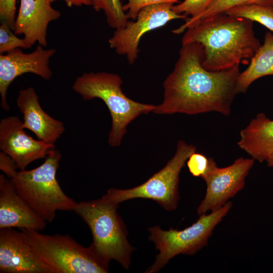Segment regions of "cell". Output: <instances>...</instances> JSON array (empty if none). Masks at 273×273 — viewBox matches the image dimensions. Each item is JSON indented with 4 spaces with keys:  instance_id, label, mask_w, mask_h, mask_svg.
Instances as JSON below:
<instances>
[{
    "instance_id": "19",
    "label": "cell",
    "mask_w": 273,
    "mask_h": 273,
    "mask_svg": "<svg viewBox=\"0 0 273 273\" xmlns=\"http://www.w3.org/2000/svg\"><path fill=\"white\" fill-rule=\"evenodd\" d=\"M247 4H258L273 7V0H214L202 14L194 18H187L184 24L173 30L172 32L176 34H180L202 20L224 13L233 7Z\"/></svg>"
},
{
    "instance_id": "18",
    "label": "cell",
    "mask_w": 273,
    "mask_h": 273,
    "mask_svg": "<svg viewBox=\"0 0 273 273\" xmlns=\"http://www.w3.org/2000/svg\"><path fill=\"white\" fill-rule=\"evenodd\" d=\"M246 69L240 72L238 82V94L245 93L257 79L273 75V34L267 32L264 42L252 58Z\"/></svg>"
},
{
    "instance_id": "6",
    "label": "cell",
    "mask_w": 273,
    "mask_h": 273,
    "mask_svg": "<svg viewBox=\"0 0 273 273\" xmlns=\"http://www.w3.org/2000/svg\"><path fill=\"white\" fill-rule=\"evenodd\" d=\"M33 251L52 273H105V264L91 245L84 247L66 235H46L21 229Z\"/></svg>"
},
{
    "instance_id": "16",
    "label": "cell",
    "mask_w": 273,
    "mask_h": 273,
    "mask_svg": "<svg viewBox=\"0 0 273 273\" xmlns=\"http://www.w3.org/2000/svg\"><path fill=\"white\" fill-rule=\"evenodd\" d=\"M16 102L23 115V127L31 130L38 140L55 144L65 130L64 123L43 110L35 89L29 87L20 90Z\"/></svg>"
},
{
    "instance_id": "26",
    "label": "cell",
    "mask_w": 273,
    "mask_h": 273,
    "mask_svg": "<svg viewBox=\"0 0 273 273\" xmlns=\"http://www.w3.org/2000/svg\"><path fill=\"white\" fill-rule=\"evenodd\" d=\"M16 0H0V18L7 23L12 30L16 19Z\"/></svg>"
},
{
    "instance_id": "25",
    "label": "cell",
    "mask_w": 273,
    "mask_h": 273,
    "mask_svg": "<svg viewBox=\"0 0 273 273\" xmlns=\"http://www.w3.org/2000/svg\"><path fill=\"white\" fill-rule=\"evenodd\" d=\"M186 163L190 172L193 176L201 177L208 167L209 158L195 152L191 155Z\"/></svg>"
},
{
    "instance_id": "20",
    "label": "cell",
    "mask_w": 273,
    "mask_h": 273,
    "mask_svg": "<svg viewBox=\"0 0 273 273\" xmlns=\"http://www.w3.org/2000/svg\"><path fill=\"white\" fill-rule=\"evenodd\" d=\"M224 13L257 22L273 32L272 6L258 4L242 5L231 8Z\"/></svg>"
},
{
    "instance_id": "8",
    "label": "cell",
    "mask_w": 273,
    "mask_h": 273,
    "mask_svg": "<svg viewBox=\"0 0 273 273\" xmlns=\"http://www.w3.org/2000/svg\"><path fill=\"white\" fill-rule=\"evenodd\" d=\"M196 151L194 146L179 140L174 156L147 181L131 189H110L102 198L116 204L135 198L151 199L165 210H174L179 200V174L189 157Z\"/></svg>"
},
{
    "instance_id": "1",
    "label": "cell",
    "mask_w": 273,
    "mask_h": 273,
    "mask_svg": "<svg viewBox=\"0 0 273 273\" xmlns=\"http://www.w3.org/2000/svg\"><path fill=\"white\" fill-rule=\"evenodd\" d=\"M203 49L197 42L181 45L172 71L164 81L163 99L153 112L196 115L211 112L229 116L237 95L239 66L210 71L202 66Z\"/></svg>"
},
{
    "instance_id": "17",
    "label": "cell",
    "mask_w": 273,
    "mask_h": 273,
    "mask_svg": "<svg viewBox=\"0 0 273 273\" xmlns=\"http://www.w3.org/2000/svg\"><path fill=\"white\" fill-rule=\"evenodd\" d=\"M240 135L238 146L254 160L266 161L273 154V120L264 113L257 114Z\"/></svg>"
},
{
    "instance_id": "11",
    "label": "cell",
    "mask_w": 273,
    "mask_h": 273,
    "mask_svg": "<svg viewBox=\"0 0 273 273\" xmlns=\"http://www.w3.org/2000/svg\"><path fill=\"white\" fill-rule=\"evenodd\" d=\"M55 49H44L38 45L30 53H23L16 49L0 55V94L2 108L8 111L10 107L7 103V90L11 83L17 77L31 73L49 80L52 71L49 67V60L55 53Z\"/></svg>"
},
{
    "instance_id": "4",
    "label": "cell",
    "mask_w": 273,
    "mask_h": 273,
    "mask_svg": "<svg viewBox=\"0 0 273 273\" xmlns=\"http://www.w3.org/2000/svg\"><path fill=\"white\" fill-rule=\"evenodd\" d=\"M61 159L60 152L54 148L40 166L29 170L16 169L7 177L21 197L49 223L57 211H73L77 203L66 195L56 178Z\"/></svg>"
},
{
    "instance_id": "13",
    "label": "cell",
    "mask_w": 273,
    "mask_h": 273,
    "mask_svg": "<svg viewBox=\"0 0 273 273\" xmlns=\"http://www.w3.org/2000/svg\"><path fill=\"white\" fill-rule=\"evenodd\" d=\"M1 273H52L36 255L24 233L0 229Z\"/></svg>"
},
{
    "instance_id": "2",
    "label": "cell",
    "mask_w": 273,
    "mask_h": 273,
    "mask_svg": "<svg viewBox=\"0 0 273 273\" xmlns=\"http://www.w3.org/2000/svg\"><path fill=\"white\" fill-rule=\"evenodd\" d=\"M250 20L217 14L202 20L186 30L181 45L199 43L202 47V66L210 71L228 70L249 64L261 46Z\"/></svg>"
},
{
    "instance_id": "14",
    "label": "cell",
    "mask_w": 273,
    "mask_h": 273,
    "mask_svg": "<svg viewBox=\"0 0 273 273\" xmlns=\"http://www.w3.org/2000/svg\"><path fill=\"white\" fill-rule=\"evenodd\" d=\"M51 3L50 0H20L13 31L16 35H24L28 48L36 42L42 47L47 46L48 25L61 16Z\"/></svg>"
},
{
    "instance_id": "22",
    "label": "cell",
    "mask_w": 273,
    "mask_h": 273,
    "mask_svg": "<svg viewBox=\"0 0 273 273\" xmlns=\"http://www.w3.org/2000/svg\"><path fill=\"white\" fill-rule=\"evenodd\" d=\"M10 26L1 22L0 26V53L3 54L16 49L28 48L24 39L18 37Z\"/></svg>"
},
{
    "instance_id": "15",
    "label": "cell",
    "mask_w": 273,
    "mask_h": 273,
    "mask_svg": "<svg viewBox=\"0 0 273 273\" xmlns=\"http://www.w3.org/2000/svg\"><path fill=\"white\" fill-rule=\"evenodd\" d=\"M47 223L17 193L10 179L0 174V229L41 231Z\"/></svg>"
},
{
    "instance_id": "7",
    "label": "cell",
    "mask_w": 273,
    "mask_h": 273,
    "mask_svg": "<svg viewBox=\"0 0 273 273\" xmlns=\"http://www.w3.org/2000/svg\"><path fill=\"white\" fill-rule=\"evenodd\" d=\"M232 206V202H228L209 214L200 215L195 222L184 230H163L159 226L149 228V239L154 243L159 253L145 272H157L174 256L180 254L192 255L206 246L213 230Z\"/></svg>"
},
{
    "instance_id": "12",
    "label": "cell",
    "mask_w": 273,
    "mask_h": 273,
    "mask_svg": "<svg viewBox=\"0 0 273 273\" xmlns=\"http://www.w3.org/2000/svg\"><path fill=\"white\" fill-rule=\"evenodd\" d=\"M17 116L3 118L0 122V149L15 162L17 168L24 170L32 162L45 158L54 144L35 140L28 135Z\"/></svg>"
},
{
    "instance_id": "23",
    "label": "cell",
    "mask_w": 273,
    "mask_h": 273,
    "mask_svg": "<svg viewBox=\"0 0 273 273\" xmlns=\"http://www.w3.org/2000/svg\"><path fill=\"white\" fill-rule=\"evenodd\" d=\"M214 1L185 0L173 5L171 9L176 14L190 15V18H194L202 14Z\"/></svg>"
},
{
    "instance_id": "3",
    "label": "cell",
    "mask_w": 273,
    "mask_h": 273,
    "mask_svg": "<svg viewBox=\"0 0 273 273\" xmlns=\"http://www.w3.org/2000/svg\"><path fill=\"white\" fill-rule=\"evenodd\" d=\"M119 75L107 72L84 73L75 80L72 89L85 101L98 98L107 106L111 117L108 144L120 146L129 124L139 116L153 112L155 106L127 97L121 88Z\"/></svg>"
},
{
    "instance_id": "28",
    "label": "cell",
    "mask_w": 273,
    "mask_h": 273,
    "mask_svg": "<svg viewBox=\"0 0 273 273\" xmlns=\"http://www.w3.org/2000/svg\"><path fill=\"white\" fill-rule=\"evenodd\" d=\"M267 166L269 167H273V154L269 157L266 161Z\"/></svg>"
},
{
    "instance_id": "24",
    "label": "cell",
    "mask_w": 273,
    "mask_h": 273,
    "mask_svg": "<svg viewBox=\"0 0 273 273\" xmlns=\"http://www.w3.org/2000/svg\"><path fill=\"white\" fill-rule=\"evenodd\" d=\"M179 0H127V3L123 6L124 11L128 18L136 19L139 13L143 8L152 5L163 3L174 4L178 3Z\"/></svg>"
},
{
    "instance_id": "9",
    "label": "cell",
    "mask_w": 273,
    "mask_h": 273,
    "mask_svg": "<svg viewBox=\"0 0 273 273\" xmlns=\"http://www.w3.org/2000/svg\"><path fill=\"white\" fill-rule=\"evenodd\" d=\"M254 160L240 157L231 165L218 167L212 158L205 173L201 177L206 185L205 196L197 208L201 215L221 208L244 187L245 179Z\"/></svg>"
},
{
    "instance_id": "21",
    "label": "cell",
    "mask_w": 273,
    "mask_h": 273,
    "mask_svg": "<svg viewBox=\"0 0 273 273\" xmlns=\"http://www.w3.org/2000/svg\"><path fill=\"white\" fill-rule=\"evenodd\" d=\"M92 6L97 12L102 10L109 26L115 29L124 26L128 17L120 0H90Z\"/></svg>"
},
{
    "instance_id": "27",
    "label": "cell",
    "mask_w": 273,
    "mask_h": 273,
    "mask_svg": "<svg viewBox=\"0 0 273 273\" xmlns=\"http://www.w3.org/2000/svg\"><path fill=\"white\" fill-rule=\"evenodd\" d=\"M51 3L60 0H50ZM69 7L72 6H92L90 0H63Z\"/></svg>"
},
{
    "instance_id": "10",
    "label": "cell",
    "mask_w": 273,
    "mask_h": 273,
    "mask_svg": "<svg viewBox=\"0 0 273 273\" xmlns=\"http://www.w3.org/2000/svg\"><path fill=\"white\" fill-rule=\"evenodd\" d=\"M173 5L163 3L143 8L135 21H128L124 26L116 29L108 40L110 47L119 55L125 56L128 63L134 64L138 57L140 40L144 34L171 20L187 19V16L175 13L171 9Z\"/></svg>"
},
{
    "instance_id": "5",
    "label": "cell",
    "mask_w": 273,
    "mask_h": 273,
    "mask_svg": "<svg viewBox=\"0 0 273 273\" xmlns=\"http://www.w3.org/2000/svg\"><path fill=\"white\" fill-rule=\"evenodd\" d=\"M119 204L103 199L77 203L73 210L89 227L90 244L107 265L111 260L128 269L134 248L127 240L126 226L117 212Z\"/></svg>"
}]
</instances>
